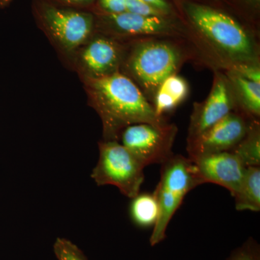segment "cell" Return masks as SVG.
I'll return each instance as SVG.
<instances>
[{"label": "cell", "mask_w": 260, "mask_h": 260, "mask_svg": "<svg viewBox=\"0 0 260 260\" xmlns=\"http://www.w3.org/2000/svg\"><path fill=\"white\" fill-rule=\"evenodd\" d=\"M54 251L58 260H87L78 246L63 238L56 239L54 244Z\"/></svg>", "instance_id": "cell-18"}, {"label": "cell", "mask_w": 260, "mask_h": 260, "mask_svg": "<svg viewBox=\"0 0 260 260\" xmlns=\"http://www.w3.org/2000/svg\"><path fill=\"white\" fill-rule=\"evenodd\" d=\"M246 167L260 165L259 120H253L245 136L232 150Z\"/></svg>", "instance_id": "cell-16"}, {"label": "cell", "mask_w": 260, "mask_h": 260, "mask_svg": "<svg viewBox=\"0 0 260 260\" xmlns=\"http://www.w3.org/2000/svg\"><path fill=\"white\" fill-rule=\"evenodd\" d=\"M34 10L43 30L65 52L78 51L95 34L93 13L59 8L46 0L37 1Z\"/></svg>", "instance_id": "cell-5"}, {"label": "cell", "mask_w": 260, "mask_h": 260, "mask_svg": "<svg viewBox=\"0 0 260 260\" xmlns=\"http://www.w3.org/2000/svg\"><path fill=\"white\" fill-rule=\"evenodd\" d=\"M191 161L200 185L213 183L225 188L232 196L239 190L247 168L231 151L207 154Z\"/></svg>", "instance_id": "cell-12"}, {"label": "cell", "mask_w": 260, "mask_h": 260, "mask_svg": "<svg viewBox=\"0 0 260 260\" xmlns=\"http://www.w3.org/2000/svg\"><path fill=\"white\" fill-rule=\"evenodd\" d=\"M145 167L117 140H102L91 177L97 185L115 186L123 194L133 199L139 194L144 181Z\"/></svg>", "instance_id": "cell-6"}, {"label": "cell", "mask_w": 260, "mask_h": 260, "mask_svg": "<svg viewBox=\"0 0 260 260\" xmlns=\"http://www.w3.org/2000/svg\"><path fill=\"white\" fill-rule=\"evenodd\" d=\"M13 1V0H0V9H4L9 6L10 3Z\"/></svg>", "instance_id": "cell-25"}, {"label": "cell", "mask_w": 260, "mask_h": 260, "mask_svg": "<svg viewBox=\"0 0 260 260\" xmlns=\"http://www.w3.org/2000/svg\"><path fill=\"white\" fill-rule=\"evenodd\" d=\"M99 9L108 13L126 12L125 0H99Z\"/></svg>", "instance_id": "cell-22"}, {"label": "cell", "mask_w": 260, "mask_h": 260, "mask_svg": "<svg viewBox=\"0 0 260 260\" xmlns=\"http://www.w3.org/2000/svg\"><path fill=\"white\" fill-rule=\"evenodd\" d=\"M251 3H254L255 5H259L260 0H249Z\"/></svg>", "instance_id": "cell-26"}, {"label": "cell", "mask_w": 260, "mask_h": 260, "mask_svg": "<svg viewBox=\"0 0 260 260\" xmlns=\"http://www.w3.org/2000/svg\"><path fill=\"white\" fill-rule=\"evenodd\" d=\"M125 49V42L95 32L78 50L76 64L80 76L103 78L120 71Z\"/></svg>", "instance_id": "cell-9"}, {"label": "cell", "mask_w": 260, "mask_h": 260, "mask_svg": "<svg viewBox=\"0 0 260 260\" xmlns=\"http://www.w3.org/2000/svg\"><path fill=\"white\" fill-rule=\"evenodd\" d=\"M252 121L238 111L229 113L199 137L187 142L188 158L193 160L207 154L232 151L245 136Z\"/></svg>", "instance_id": "cell-11"}, {"label": "cell", "mask_w": 260, "mask_h": 260, "mask_svg": "<svg viewBox=\"0 0 260 260\" xmlns=\"http://www.w3.org/2000/svg\"><path fill=\"white\" fill-rule=\"evenodd\" d=\"M227 260H260L259 248L252 239L233 251Z\"/></svg>", "instance_id": "cell-19"}, {"label": "cell", "mask_w": 260, "mask_h": 260, "mask_svg": "<svg viewBox=\"0 0 260 260\" xmlns=\"http://www.w3.org/2000/svg\"><path fill=\"white\" fill-rule=\"evenodd\" d=\"M200 185L190 158L174 154L162 162L160 181L153 192L159 213L150 236V245H157L166 239L168 225L186 195Z\"/></svg>", "instance_id": "cell-4"}, {"label": "cell", "mask_w": 260, "mask_h": 260, "mask_svg": "<svg viewBox=\"0 0 260 260\" xmlns=\"http://www.w3.org/2000/svg\"><path fill=\"white\" fill-rule=\"evenodd\" d=\"M178 132L174 124L139 123L121 132V144L134 154L145 167L162 164L174 155L173 145Z\"/></svg>", "instance_id": "cell-8"}, {"label": "cell", "mask_w": 260, "mask_h": 260, "mask_svg": "<svg viewBox=\"0 0 260 260\" xmlns=\"http://www.w3.org/2000/svg\"><path fill=\"white\" fill-rule=\"evenodd\" d=\"M124 42L120 72L136 84L152 104L162 81L178 74L186 61L197 57L194 47L186 39L150 37Z\"/></svg>", "instance_id": "cell-3"}, {"label": "cell", "mask_w": 260, "mask_h": 260, "mask_svg": "<svg viewBox=\"0 0 260 260\" xmlns=\"http://www.w3.org/2000/svg\"><path fill=\"white\" fill-rule=\"evenodd\" d=\"M189 85L186 79L178 74L170 75L160 84L155 97L153 106L155 114L159 117L179 107L187 99Z\"/></svg>", "instance_id": "cell-14"}, {"label": "cell", "mask_w": 260, "mask_h": 260, "mask_svg": "<svg viewBox=\"0 0 260 260\" xmlns=\"http://www.w3.org/2000/svg\"><path fill=\"white\" fill-rule=\"evenodd\" d=\"M145 1L167 16L172 13V8L167 0H145Z\"/></svg>", "instance_id": "cell-24"}, {"label": "cell", "mask_w": 260, "mask_h": 260, "mask_svg": "<svg viewBox=\"0 0 260 260\" xmlns=\"http://www.w3.org/2000/svg\"><path fill=\"white\" fill-rule=\"evenodd\" d=\"M95 30L99 34L122 42L150 37L188 39L187 34L177 28L167 16H145L124 12L108 13L98 10L94 13Z\"/></svg>", "instance_id": "cell-7"}, {"label": "cell", "mask_w": 260, "mask_h": 260, "mask_svg": "<svg viewBox=\"0 0 260 260\" xmlns=\"http://www.w3.org/2000/svg\"><path fill=\"white\" fill-rule=\"evenodd\" d=\"M237 111V104L225 73L215 70L209 95L203 102L194 103L188 128L187 142L203 134L210 126Z\"/></svg>", "instance_id": "cell-10"}, {"label": "cell", "mask_w": 260, "mask_h": 260, "mask_svg": "<svg viewBox=\"0 0 260 260\" xmlns=\"http://www.w3.org/2000/svg\"><path fill=\"white\" fill-rule=\"evenodd\" d=\"M181 8L191 28L189 42L205 61L223 70L259 64L257 40L236 19L194 2H184Z\"/></svg>", "instance_id": "cell-1"}, {"label": "cell", "mask_w": 260, "mask_h": 260, "mask_svg": "<svg viewBox=\"0 0 260 260\" xmlns=\"http://www.w3.org/2000/svg\"><path fill=\"white\" fill-rule=\"evenodd\" d=\"M232 88L237 111L251 120H259L260 83L243 78L233 70H224Z\"/></svg>", "instance_id": "cell-13"}, {"label": "cell", "mask_w": 260, "mask_h": 260, "mask_svg": "<svg viewBox=\"0 0 260 260\" xmlns=\"http://www.w3.org/2000/svg\"><path fill=\"white\" fill-rule=\"evenodd\" d=\"M126 12L145 16H167L145 0H125Z\"/></svg>", "instance_id": "cell-20"}, {"label": "cell", "mask_w": 260, "mask_h": 260, "mask_svg": "<svg viewBox=\"0 0 260 260\" xmlns=\"http://www.w3.org/2000/svg\"><path fill=\"white\" fill-rule=\"evenodd\" d=\"M229 70H233V71L236 72L246 79L260 83L259 64H239L233 68V69Z\"/></svg>", "instance_id": "cell-21"}, {"label": "cell", "mask_w": 260, "mask_h": 260, "mask_svg": "<svg viewBox=\"0 0 260 260\" xmlns=\"http://www.w3.org/2000/svg\"><path fill=\"white\" fill-rule=\"evenodd\" d=\"M49 1H53L69 8H88L93 5L95 0H49Z\"/></svg>", "instance_id": "cell-23"}, {"label": "cell", "mask_w": 260, "mask_h": 260, "mask_svg": "<svg viewBox=\"0 0 260 260\" xmlns=\"http://www.w3.org/2000/svg\"><path fill=\"white\" fill-rule=\"evenodd\" d=\"M133 199L130 214L135 223L143 227L155 225L158 219L159 208L154 193H139Z\"/></svg>", "instance_id": "cell-17"}, {"label": "cell", "mask_w": 260, "mask_h": 260, "mask_svg": "<svg viewBox=\"0 0 260 260\" xmlns=\"http://www.w3.org/2000/svg\"><path fill=\"white\" fill-rule=\"evenodd\" d=\"M236 209L239 211L260 210V167L246 168L239 190L234 195Z\"/></svg>", "instance_id": "cell-15"}, {"label": "cell", "mask_w": 260, "mask_h": 260, "mask_svg": "<svg viewBox=\"0 0 260 260\" xmlns=\"http://www.w3.org/2000/svg\"><path fill=\"white\" fill-rule=\"evenodd\" d=\"M89 105L99 114L103 140H117L123 129L139 123L165 124L130 78L120 71L99 78H82Z\"/></svg>", "instance_id": "cell-2"}]
</instances>
